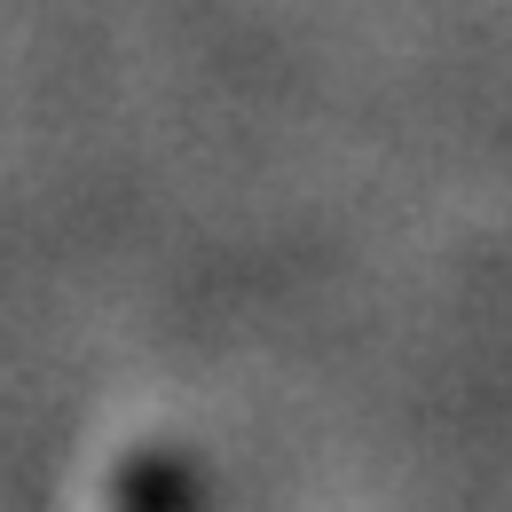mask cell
Segmentation results:
<instances>
[{
	"label": "cell",
	"instance_id": "6da1fadb",
	"mask_svg": "<svg viewBox=\"0 0 512 512\" xmlns=\"http://www.w3.org/2000/svg\"><path fill=\"white\" fill-rule=\"evenodd\" d=\"M111 512H197V473L174 442H134L111 465Z\"/></svg>",
	"mask_w": 512,
	"mask_h": 512
}]
</instances>
